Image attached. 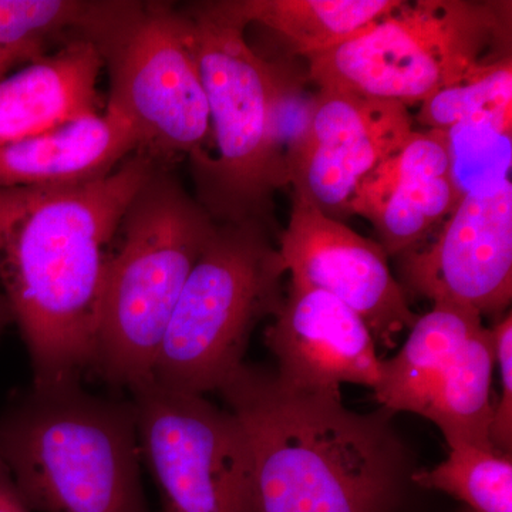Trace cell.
I'll list each match as a JSON object with an SVG mask.
<instances>
[{"instance_id": "6da1fadb", "label": "cell", "mask_w": 512, "mask_h": 512, "mask_svg": "<svg viewBox=\"0 0 512 512\" xmlns=\"http://www.w3.org/2000/svg\"><path fill=\"white\" fill-rule=\"evenodd\" d=\"M158 167L136 151L92 183L0 190V289L28 348L35 386L77 384L92 372L114 238Z\"/></svg>"}, {"instance_id": "7a4b0ae2", "label": "cell", "mask_w": 512, "mask_h": 512, "mask_svg": "<svg viewBox=\"0 0 512 512\" xmlns=\"http://www.w3.org/2000/svg\"><path fill=\"white\" fill-rule=\"evenodd\" d=\"M220 392L247 436L251 512H402L417 468L393 414L346 409L242 365Z\"/></svg>"}, {"instance_id": "3957f363", "label": "cell", "mask_w": 512, "mask_h": 512, "mask_svg": "<svg viewBox=\"0 0 512 512\" xmlns=\"http://www.w3.org/2000/svg\"><path fill=\"white\" fill-rule=\"evenodd\" d=\"M133 403L32 386L0 412V461L32 512H151Z\"/></svg>"}, {"instance_id": "277c9868", "label": "cell", "mask_w": 512, "mask_h": 512, "mask_svg": "<svg viewBox=\"0 0 512 512\" xmlns=\"http://www.w3.org/2000/svg\"><path fill=\"white\" fill-rule=\"evenodd\" d=\"M200 67L217 153L192 164L198 201L217 222L271 217L272 195L288 185L279 111L293 83L249 45L227 2L181 10Z\"/></svg>"}, {"instance_id": "5b68a950", "label": "cell", "mask_w": 512, "mask_h": 512, "mask_svg": "<svg viewBox=\"0 0 512 512\" xmlns=\"http://www.w3.org/2000/svg\"><path fill=\"white\" fill-rule=\"evenodd\" d=\"M218 222L158 167L121 218L101 293L92 375L150 382L168 320Z\"/></svg>"}, {"instance_id": "8992f818", "label": "cell", "mask_w": 512, "mask_h": 512, "mask_svg": "<svg viewBox=\"0 0 512 512\" xmlns=\"http://www.w3.org/2000/svg\"><path fill=\"white\" fill-rule=\"evenodd\" d=\"M511 2H403L348 42L308 57L319 90L409 109L511 59Z\"/></svg>"}, {"instance_id": "52a82bcc", "label": "cell", "mask_w": 512, "mask_h": 512, "mask_svg": "<svg viewBox=\"0 0 512 512\" xmlns=\"http://www.w3.org/2000/svg\"><path fill=\"white\" fill-rule=\"evenodd\" d=\"M269 228L218 222L168 320L151 383L205 396L244 365L252 330L285 298L286 268Z\"/></svg>"}, {"instance_id": "ba28073f", "label": "cell", "mask_w": 512, "mask_h": 512, "mask_svg": "<svg viewBox=\"0 0 512 512\" xmlns=\"http://www.w3.org/2000/svg\"><path fill=\"white\" fill-rule=\"evenodd\" d=\"M97 47L109 66L107 104L133 123L138 151L163 167L210 156V107L181 10L130 2Z\"/></svg>"}, {"instance_id": "9c48e42d", "label": "cell", "mask_w": 512, "mask_h": 512, "mask_svg": "<svg viewBox=\"0 0 512 512\" xmlns=\"http://www.w3.org/2000/svg\"><path fill=\"white\" fill-rule=\"evenodd\" d=\"M493 329L468 306L433 302L392 359L380 362L375 389L387 412L433 421L448 447L494 448L490 440L495 369Z\"/></svg>"}, {"instance_id": "30bf717a", "label": "cell", "mask_w": 512, "mask_h": 512, "mask_svg": "<svg viewBox=\"0 0 512 512\" xmlns=\"http://www.w3.org/2000/svg\"><path fill=\"white\" fill-rule=\"evenodd\" d=\"M131 403L163 512H251V453L234 414L151 382L131 390Z\"/></svg>"}, {"instance_id": "8fae6325", "label": "cell", "mask_w": 512, "mask_h": 512, "mask_svg": "<svg viewBox=\"0 0 512 512\" xmlns=\"http://www.w3.org/2000/svg\"><path fill=\"white\" fill-rule=\"evenodd\" d=\"M413 130L402 104L319 90L286 150L288 185L326 217L346 220L360 184Z\"/></svg>"}, {"instance_id": "7c38bea8", "label": "cell", "mask_w": 512, "mask_h": 512, "mask_svg": "<svg viewBox=\"0 0 512 512\" xmlns=\"http://www.w3.org/2000/svg\"><path fill=\"white\" fill-rule=\"evenodd\" d=\"M278 249L292 284L338 298L365 320L384 348H394L397 336L416 322L382 245L360 237L345 222L326 217L299 195L293 194L291 217L279 235Z\"/></svg>"}, {"instance_id": "4fadbf2b", "label": "cell", "mask_w": 512, "mask_h": 512, "mask_svg": "<svg viewBox=\"0 0 512 512\" xmlns=\"http://www.w3.org/2000/svg\"><path fill=\"white\" fill-rule=\"evenodd\" d=\"M403 281L433 302L485 315L507 311L512 298L511 180L464 195L437 238L400 256Z\"/></svg>"}, {"instance_id": "5bb4252c", "label": "cell", "mask_w": 512, "mask_h": 512, "mask_svg": "<svg viewBox=\"0 0 512 512\" xmlns=\"http://www.w3.org/2000/svg\"><path fill=\"white\" fill-rule=\"evenodd\" d=\"M265 333L275 375L303 392L340 393L345 383L375 389L380 359L372 332L355 311L320 289L289 285Z\"/></svg>"}, {"instance_id": "9a60e30c", "label": "cell", "mask_w": 512, "mask_h": 512, "mask_svg": "<svg viewBox=\"0 0 512 512\" xmlns=\"http://www.w3.org/2000/svg\"><path fill=\"white\" fill-rule=\"evenodd\" d=\"M444 130H413L360 184L350 214L372 222L387 256L420 248L456 210Z\"/></svg>"}, {"instance_id": "2e32d148", "label": "cell", "mask_w": 512, "mask_h": 512, "mask_svg": "<svg viewBox=\"0 0 512 512\" xmlns=\"http://www.w3.org/2000/svg\"><path fill=\"white\" fill-rule=\"evenodd\" d=\"M104 67L99 47L74 37L55 52L0 79V147L97 116Z\"/></svg>"}, {"instance_id": "e0dca14e", "label": "cell", "mask_w": 512, "mask_h": 512, "mask_svg": "<svg viewBox=\"0 0 512 512\" xmlns=\"http://www.w3.org/2000/svg\"><path fill=\"white\" fill-rule=\"evenodd\" d=\"M138 150L133 123L106 103L97 116L0 147V190L92 183L116 171Z\"/></svg>"}, {"instance_id": "ac0fdd59", "label": "cell", "mask_w": 512, "mask_h": 512, "mask_svg": "<svg viewBox=\"0 0 512 512\" xmlns=\"http://www.w3.org/2000/svg\"><path fill=\"white\" fill-rule=\"evenodd\" d=\"M400 0H228L247 23L284 40L292 55L308 57L348 42L392 12Z\"/></svg>"}, {"instance_id": "d6986e66", "label": "cell", "mask_w": 512, "mask_h": 512, "mask_svg": "<svg viewBox=\"0 0 512 512\" xmlns=\"http://www.w3.org/2000/svg\"><path fill=\"white\" fill-rule=\"evenodd\" d=\"M126 6L127 2L0 0V50L29 64L46 56L50 42L69 32L97 45Z\"/></svg>"}, {"instance_id": "ffe728a7", "label": "cell", "mask_w": 512, "mask_h": 512, "mask_svg": "<svg viewBox=\"0 0 512 512\" xmlns=\"http://www.w3.org/2000/svg\"><path fill=\"white\" fill-rule=\"evenodd\" d=\"M413 485L463 501L471 512H512V460L495 448H450L447 460L417 470Z\"/></svg>"}, {"instance_id": "44dd1931", "label": "cell", "mask_w": 512, "mask_h": 512, "mask_svg": "<svg viewBox=\"0 0 512 512\" xmlns=\"http://www.w3.org/2000/svg\"><path fill=\"white\" fill-rule=\"evenodd\" d=\"M444 131L451 180L460 198L511 180L510 127L478 119L463 121Z\"/></svg>"}, {"instance_id": "7402d4cb", "label": "cell", "mask_w": 512, "mask_h": 512, "mask_svg": "<svg viewBox=\"0 0 512 512\" xmlns=\"http://www.w3.org/2000/svg\"><path fill=\"white\" fill-rule=\"evenodd\" d=\"M485 119L512 126V59L454 84L423 101L416 114L426 130H447L468 120Z\"/></svg>"}, {"instance_id": "603a6c76", "label": "cell", "mask_w": 512, "mask_h": 512, "mask_svg": "<svg viewBox=\"0 0 512 512\" xmlns=\"http://www.w3.org/2000/svg\"><path fill=\"white\" fill-rule=\"evenodd\" d=\"M495 365L500 370L501 394L494 403L490 440L503 454L512 451V316L508 312L493 328Z\"/></svg>"}, {"instance_id": "cb8c5ba5", "label": "cell", "mask_w": 512, "mask_h": 512, "mask_svg": "<svg viewBox=\"0 0 512 512\" xmlns=\"http://www.w3.org/2000/svg\"><path fill=\"white\" fill-rule=\"evenodd\" d=\"M0 512H32L20 497L2 461H0Z\"/></svg>"}, {"instance_id": "d4e9b609", "label": "cell", "mask_w": 512, "mask_h": 512, "mask_svg": "<svg viewBox=\"0 0 512 512\" xmlns=\"http://www.w3.org/2000/svg\"><path fill=\"white\" fill-rule=\"evenodd\" d=\"M10 323H13L12 311H10V306L5 293L0 289V335L5 332V329L8 328Z\"/></svg>"}, {"instance_id": "484cf974", "label": "cell", "mask_w": 512, "mask_h": 512, "mask_svg": "<svg viewBox=\"0 0 512 512\" xmlns=\"http://www.w3.org/2000/svg\"><path fill=\"white\" fill-rule=\"evenodd\" d=\"M18 63H22L18 57L12 55V53L0 50V79H3V77L8 74L9 70Z\"/></svg>"}, {"instance_id": "4316f807", "label": "cell", "mask_w": 512, "mask_h": 512, "mask_svg": "<svg viewBox=\"0 0 512 512\" xmlns=\"http://www.w3.org/2000/svg\"><path fill=\"white\" fill-rule=\"evenodd\" d=\"M461 512H471L470 510H464V511H461Z\"/></svg>"}]
</instances>
